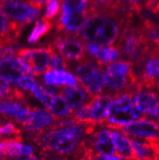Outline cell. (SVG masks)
Listing matches in <instances>:
<instances>
[{
    "label": "cell",
    "mask_w": 159,
    "mask_h": 160,
    "mask_svg": "<svg viewBox=\"0 0 159 160\" xmlns=\"http://www.w3.org/2000/svg\"><path fill=\"white\" fill-rule=\"evenodd\" d=\"M134 12L121 10L93 12L85 22L77 37L99 46H113L123 29L132 23Z\"/></svg>",
    "instance_id": "6da1fadb"
},
{
    "label": "cell",
    "mask_w": 159,
    "mask_h": 160,
    "mask_svg": "<svg viewBox=\"0 0 159 160\" xmlns=\"http://www.w3.org/2000/svg\"><path fill=\"white\" fill-rule=\"evenodd\" d=\"M97 126L76 122L72 117L62 119L48 131L37 136L39 145L45 150L60 155L86 152L85 142H82L84 134H92Z\"/></svg>",
    "instance_id": "7a4b0ae2"
},
{
    "label": "cell",
    "mask_w": 159,
    "mask_h": 160,
    "mask_svg": "<svg viewBox=\"0 0 159 160\" xmlns=\"http://www.w3.org/2000/svg\"><path fill=\"white\" fill-rule=\"evenodd\" d=\"M105 86L112 97L122 93L134 94L140 89L139 79L131 62L120 60L104 68Z\"/></svg>",
    "instance_id": "3957f363"
},
{
    "label": "cell",
    "mask_w": 159,
    "mask_h": 160,
    "mask_svg": "<svg viewBox=\"0 0 159 160\" xmlns=\"http://www.w3.org/2000/svg\"><path fill=\"white\" fill-rule=\"evenodd\" d=\"M116 46L123 60L131 62L137 68L152 49L142 26L134 27L132 23L123 29Z\"/></svg>",
    "instance_id": "277c9868"
},
{
    "label": "cell",
    "mask_w": 159,
    "mask_h": 160,
    "mask_svg": "<svg viewBox=\"0 0 159 160\" xmlns=\"http://www.w3.org/2000/svg\"><path fill=\"white\" fill-rule=\"evenodd\" d=\"M144 115L135 103L133 94L122 93L114 96L111 101L107 109L106 124L111 129H120Z\"/></svg>",
    "instance_id": "5b68a950"
},
{
    "label": "cell",
    "mask_w": 159,
    "mask_h": 160,
    "mask_svg": "<svg viewBox=\"0 0 159 160\" xmlns=\"http://www.w3.org/2000/svg\"><path fill=\"white\" fill-rule=\"evenodd\" d=\"M55 49L52 45L41 48H22L17 52L18 59L26 66L31 75L39 76L50 69L51 58Z\"/></svg>",
    "instance_id": "8992f818"
},
{
    "label": "cell",
    "mask_w": 159,
    "mask_h": 160,
    "mask_svg": "<svg viewBox=\"0 0 159 160\" xmlns=\"http://www.w3.org/2000/svg\"><path fill=\"white\" fill-rule=\"evenodd\" d=\"M0 12L12 22L22 26L29 25L39 17V10L27 2L20 0H2L0 1Z\"/></svg>",
    "instance_id": "52a82bcc"
},
{
    "label": "cell",
    "mask_w": 159,
    "mask_h": 160,
    "mask_svg": "<svg viewBox=\"0 0 159 160\" xmlns=\"http://www.w3.org/2000/svg\"><path fill=\"white\" fill-rule=\"evenodd\" d=\"M62 57L67 62H80L86 58L85 44L77 36L60 34L51 44Z\"/></svg>",
    "instance_id": "ba28073f"
},
{
    "label": "cell",
    "mask_w": 159,
    "mask_h": 160,
    "mask_svg": "<svg viewBox=\"0 0 159 160\" xmlns=\"http://www.w3.org/2000/svg\"><path fill=\"white\" fill-rule=\"evenodd\" d=\"M127 136L150 142H159V123L154 120L140 118L119 129Z\"/></svg>",
    "instance_id": "9c48e42d"
},
{
    "label": "cell",
    "mask_w": 159,
    "mask_h": 160,
    "mask_svg": "<svg viewBox=\"0 0 159 160\" xmlns=\"http://www.w3.org/2000/svg\"><path fill=\"white\" fill-rule=\"evenodd\" d=\"M138 68L141 69L138 75L140 88L155 87V80L159 75V49H152Z\"/></svg>",
    "instance_id": "30bf717a"
},
{
    "label": "cell",
    "mask_w": 159,
    "mask_h": 160,
    "mask_svg": "<svg viewBox=\"0 0 159 160\" xmlns=\"http://www.w3.org/2000/svg\"><path fill=\"white\" fill-rule=\"evenodd\" d=\"M31 120L30 122L25 126V128L33 133L36 137L44 133L46 129H50L56 125L57 117H56L50 110L46 108H31Z\"/></svg>",
    "instance_id": "8fae6325"
},
{
    "label": "cell",
    "mask_w": 159,
    "mask_h": 160,
    "mask_svg": "<svg viewBox=\"0 0 159 160\" xmlns=\"http://www.w3.org/2000/svg\"><path fill=\"white\" fill-rule=\"evenodd\" d=\"M90 14H75L62 13L56 23V28L62 34L70 36H78L79 31L83 28L85 22L89 18Z\"/></svg>",
    "instance_id": "7c38bea8"
},
{
    "label": "cell",
    "mask_w": 159,
    "mask_h": 160,
    "mask_svg": "<svg viewBox=\"0 0 159 160\" xmlns=\"http://www.w3.org/2000/svg\"><path fill=\"white\" fill-rule=\"evenodd\" d=\"M133 99L142 113L148 117L159 109V95L149 88H140L133 94Z\"/></svg>",
    "instance_id": "4fadbf2b"
},
{
    "label": "cell",
    "mask_w": 159,
    "mask_h": 160,
    "mask_svg": "<svg viewBox=\"0 0 159 160\" xmlns=\"http://www.w3.org/2000/svg\"><path fill=\"white\" fill-rule=\"evenodd\" d=\"M87 145V143H86ZM92 152L99 155H114L116 153L115 146L108 129H101L94 133L91 140V145H87Z\"/></svg>",
    "instance_id": "5bb4252c"
},
{
    "label": "cell",
    "mask_w": 159,
    "mask_h": 160,
    "mask_svg": "<svg viewBox=\"0 0 159 160\" xmlns=\"http://www.w3.org/2000/svg\"><path fill=\"white\" fill-rule=\"evenodd\" d=\"M29 74L26 66L18 58L0 60V77L5 79L6 81L18 83L22 77Z\"/></svg>",
    "instance_id": "9a60e30c"
},
{
    "label": "cell",
    "mask_w": 159,
    "mask_h": 160,
    "mask_svg": "<svg viewBox=\"0 0 159 160\" xmlns=\"http://www.w3.org/2000/svg\"><path fill=\"white\" fill-rule=\"evenodd\" d=\"M61 95L72 111H76L92 100V96L81 85L65 86L61 89Z\"/></svg>",
    "instance_id": "2e32d148"
},
{
    "label": "cell",
    "mask_w": 159,
    "mask_h": 160,
    "mask_svg": "<svg viewBox=\"0 0 159 160\" xmlns=\"http://www.w3.org/2000/svg\"><path fill=\"white\" fill-rule=\"evenodd\" d=\"M85 49L92 58L97 61L100 66L105 67L111 62H114L120 56L117 46H99L94 43L85 42Z\"/></svg>",
    "instance_id": "e0dca14e"
},
{
    "label": "cell",
    "mask_w": 159,
    "mask_h": 160,
    "mask_svg": "<svg viewBox=\"0 0 159 160\" xmlns=\"http://www.w3.org/2000/svg\"><path fill=\"white\" fill-rule=\"evenodd\" d=\"M104 68L99 65L96 60L88 57L78 62L73 69L75 76L82 86L89 83Z\"/></svg>",
    "instance_id": "ac0fdd59"
},
{
    "label": "cell",
    "mask_w": 159,
    "mask_h": 160,
    "mask_svg": "<svg viewBox=\"0 0 159 160\" xmlns=\"http://www.w3.org/2000/svg\"><path fill=\"white\" fill-rule=\"evenodd\" d=\"M113 97L109 94H102L96 97H93L90 101V113L91 122L97 126L106 122L107 109Z\"/></svg>",
    "instance_id": "d6986e66"
},
{
    "label": "cell",
    "mask_w": 159,
    "mask_h": 160,
    "mask_svg": "<svg viewBox=\"0 0 159 160\" xmlns=\"http://www.w3.org/2000/svg\"><path fill=\"white\" fill-rule=\"evenodd\" d=\"M111 136L115 146L116 154L126 160H135L132 140L127 135L118 129L111 130Z\"/></svg>",
    "instance_id": "ffe728a7"
},
{
    "label": "cell",
    "mask_w": 159,
    "mask_h": 160,
    "mask_svg": "<svg viewBox=\"0 0 159 160\" xmlns=\"http://www.w3.org/2000/svg\"><path fill=\"white\" fill-rule=\"evenodd\" d=\"M43 81L45 85L49 86H75L79 81L77 77L68 71H54L48 70L43 75Z\"/></svg>",
    "instance_id": "44dd1931"
},
{
    "label": "cell",
    "mask_w": 159,
    "mask_h": 160,
    "mask_svg": "<svg viewBox=\"0 0 159 160\" xmlns=\"http://www.w3.org/2000/svg\"><path fill=\"white\" fill-rule=\"evenodd\" d=\"M132 145L134 148L135 160H156L159 156L150 141L133 139Z\"/></svg>",
    "instance_id": "7402d4cb"
},
{
    "label": "cell",
    "mask_w": 159,
    "mask_h": 160,
    "mask_svg": "<svg viewBox=\"0 0 159 160\" xmlns=\"http://www.w3.org/2000/svg\"><path fill=\"white\" fill-rule=\"evenodd\" d=\"M49 110L57 117L61 119H66L72 115L73 111L68 107L67 101L62 95H55L49 106Z\"/></svg>",
    "instance_id": "603a6c76"
},
{
    "label": "cell",
    "mask_w": 159,
    "mask_h": 160,
    "mask_svg": "<svg viewBox=\"0 0 159 160\" xmlns=\"http://www.w3.org/2000/svg\"><path fill=\"white\" fill-rule=\"evenodd\" d=\"M62 12L91 15V1L90 0H62Z\"/></svg>",
    "instance_id": "cb8c5ba5"
},
{
    "label": "cell",
    "mask_w": 159,
    "mask_h": 160,
    "mask_svg": "<svg viewBox=\"0 0 159 160\" xmlns=\"http://www.w3.org/2000/svg\"><path fill=\"white\" fill-rule=\"evenodd\" d=\"M27 108V107H23L20 101L9 99L0 101V112L3 113L5 116L12 117L15 119H17Z\"/></svg>",
    "instance_id": "d4e9b609"
},
{
    "label": "cell",
    "mask_w": 159,
    "mask_h": 160,
    "mask_svg": "<svg viewBox=\"0 0 159 160\" xmlns=\"http://www.w3.org/2000/svg\"><path fill=\"white\" fill-rule=\"evenodd\" d=\"M53 28V22L52 21L41 19L35 22L34 28L31 30V32L28 36L27 41L30 44L36 43L38 40H40L43 36H45Z\"/></svg>",
    "instance_id": "484cf974"
},
{
    "label": "cell",
    "mask_w": 159,
    "mask_h": 160,
    "mask_svg": "<svg viewBox=\"0 0 159 160\" xmlns=\"http://www.w3.org/2000/svg\"><path fill=\"white\" fill-rule=\"evenodd\" d=\"M86 91L88 92L92 97H96V96L102 95V91L106 88L105 86V77H104V70L95 77L89 83L83 86Z\"/></svg>",
    "instance_id": "4316f807"
},
{
    "label": "cell",
    "mask_w": 159,
    "mask_h": 160,
    "mask_svg": "<svg viewBox=\"0 0 159 160\" xmlns=\"http://www.w3.org/2000/svg\"><path fill=\"white\" fill-rule=\"evenodd\" d=\"M0 38L11 44L15 41L11 35V22L1 12H0Z\"/></svg>",
    "instance_id": "83f0119b"
},
{
    "label": "cell",
    "mask_w": 159,
    "mask_h": 160,
    "mask_svg": "<svg viewBox=\"0 0 159 160\" xmlns=\"http://www.w3.org/2000/svg\"><path fill=\"white\" fill-rule=\"evenodd\" d=\"M61 9V0H47L43 19L52 21L58 16Z\"/></svg>",
    "instance_id": "f1b7e54d"
},
{
    "label": "cell",
    "mask_w": 159,
    "mask_h": 160,
    "mask_svg": "<svg viewBox=\"0 0 159 160\" xmlns=\"http://www.w3.org/2000/svg\"><path fill=\"white\" fill-rule=\"evenodd\" d=\"M33 96L35 97V99H37L39 102L48 108L50 103H51V101L54 97V95H51L50 93H48L46 90L43 85H40L38 84L37 87L34 89V91L32 92Z\"/></svg>",
    "instance_id": "f546056e"
},
{
    "label": "cell",
    "mask_w": 159,
    "mask_h": 160,
    "mask_svg": "<svg viewBox=\"0 0 159 160\" xmlns=\"http://www.w3.org/2000/svg\"><path fill=\"white\" fill-rule=\"evenodd\" d=\"M14 137V139L21 141L22 140V135L20 129H18L12 122H8L3 126H0V138H5V137Z\"/></svg>",
    "instance_id": "4dcf8cb0"
},
{
    "label": "cell",
    "mask_w": 159,
    "mask_h": 160,
    "mask_svg": "<svg viewBox=\"0 0 159 160\" xmlns=\"http://www.w3.org/2000/svg\"><path fill=\"white\" fill-rule=\"evenodd\" d=\"M68 69V65L67 61L63 59L59 53H56L54 51L52 58H51V62H50V69L49 70H54V71H67Z\"/></svg>",
    "instance_id": "1f68e13d"
},
{
    "label": "cell",
    "mask_w": 159,
    "mask_h": 160,
    "mask_svg": "<svg viewBox=\"0 0 159 160\" xmlns=\"http://www.w3.org/2000/svg\"><path fill=\"white\" fill-rule=\"evenodd\" d=\"M17 84H18L19 88H21V89L26 90V91H29V92H33L34 89L38 85L37 82L35 81V79L30 74L22 77L18 81Z\"/></svg>",
    "instance_id": "d6a6232c"
},
{
    "label": "cell",
    "mask_w": 159,
    "mask_h": 160,
    "mask_svg": "<svg viewBox=\"0 0 159 160\" xmlns=\"http://www.w3.org/2000/svg\"><path fill=\"white\" fill-rule=\"evenodd\" d=\"M16 54V50L12 47L11 44L5 45L0 49V60L12 59L14 58V55Z\"/></svg>",
    "instance_id": "836d02e7"
},
{
    "label": "cell",
    "mask_w": 159,
    "mask_h": 160,
    "mask_svg": "<svg viewBox=\"0 0 159 160\" xmlns=\"http://www.w3.org/2000/svg\"><path fill=\"white\" fill-rule=\"evenodd\" d=\"M12 88L9 84V82L6 81L5 79H3L2 77H0V97L2 98H6L9 93L11 92Z\"/></svg>",
    "instance_id": "e575fe53"
},
{
    "label": "cell",
    "mask_w": 159,
    "mask_h": 160,
    "mask_svg": "<svg viewBox=\"0 0 159 160\" xmlns=\"http://www.w3.org/2000/svg\"><path fill=\"white\" fill-rule=\"evenodd\" d=\"M46 1L47 0H27V2L30 6H32L33 8H35V9H37V10L42 9L44 4H46Z\"/></svg>",
    "instance_id": "d590c367"
},
{
    "label": "cell",
    "mask_w": 159,
    "mask_h": 160,
    "mask_svg": "<svg viewBox=\"0 0 159 160\" xmlns=\"http://www.w3.org/2000/svg\"><path fill=\"white\" fill-rule=\"evenodd\" d=\"M95 159L96 160H126L118 155H99V154H95Z\"/></svg>",
    "instance_id": "8d00e7d4"
},
{
    "label": "cell",
    "mask_w": 159,
    "mask_h": 160,
    "mask_svg": "<svg viewBox=\"0 0 159 160\" xmlns=\"http://www.w3.org/2000/svg\"><path fill=\"white\" fill-rule=\"evenodd\" d=\"M6 155V141L3 140L0 142V159H4Z\"/></svg>",
    "instance_id": "74e56055"
},
{
    "label": "cell",
    "mask_w": 159,
    "mask_h": 160,
    "mask_svg": "<svg viewBox=\"0 0 159 160\" xmlns=\"http://www.w3.org/2000/svg\"><path fill=\"white\" fill-rule=\"evenodd\" d=\"M15 160H39L34 154L30 155H20L18 157H16Z\"/></svg>",
    "instance_id": "f35d334b"
},
{
    "label": "cell",
    "mask_w": 159,
    "mask_h": 160,
    "mask_svg": "<svg viewBox=\"0 0 159 160\" xmlns=\"http://www.w3.org/2000/svg\"><path fill=\"white\" fill-rule=\"evenodd\" d=\"M78 160H96V159H95L94 153L91 152V151H89V152H87L86 154H84L83 156H81Z\"/></svg>",
    "instance_id": "ab89813d"
},
{
    "label": "cell",
    "mask_w": 159,
    "mask_h": 160,
    "mask_svg": "<svg viewBox=\"0 0 159 160\" xmlns=\"http://www.w3.org/2000/svg\"><path fill=\"white\" fill-rule=\"evenodd\" d=\"M113 2L116 6L119 7H128V5L126 4L127 0H113Z\"/></svg>",
    "instance_id": "60d3db41"
},
{
    "label": "cell",
    "mask_w": 159,
    "mask_h": 160,
    "mask_svg": "<svg viewBox=\"0 0 159 160\" xmlns=\"http://www.w3.org/2000/svg\"><path fill=\"white\" fill-rule=\"evenodd\" d=\"M8 44H10V43H9V42H7L6 40L0 38V49H1L2 47H4L5 45H8ZM11 45H12V44H11Z\"/></svg>",
    "instance_id": "b9f144b4"
},
{
    "label": "cell",
    "mask_w": 159,
    "mask_h": 160,
    "mask_svg": "<svg viewBox=\"0 0 159 160\" xmlns=\"http://www.w3.org/2000/svg\"><path fill=\"white\" fill-rule=\"evenodd\" d=\"M152 142V145L154 146V148H155V149L157 151V153L159 155V142Z\"/></svg>",
    "instance_id": "7bdbcfd3"
},
{
    "label": "cell",
    "mask_w": 159,
    "mask_h": 160,
    "mask_svg": "<svg viewBox=\"0 0 159 160\" xmlns=\"http://www.w3.org/2000/svg\"><path fill=\"white\" fill-rule=\"evenodd\" d=\"M155 87H157L158 89H159V75L157 76V78L155 80Z\"/></svg>",
    "instance_id": "ee69618b"
},
{
    "label": "cell",
    "mask_w": 159,
    "mask_h": 160,
    "mask_svg": "<svg viewBox=\"0 0 159 160\" xmlns=\"http://www.w3.org/2000/svg\"><path fill=\"white\" fill-rule=\"evenodd\" d=\"M156 13L159 14V3H158V6H157V10H156Z\"/></svg>",
    "instance_id": "f6af8a7d"
},
{
    "label": "cell",
    "mask_w": 159,
    "mask_h": 160,
    "mask_svg": "<svg viewBox=\"0 0 159 160\" xmlns=\"http://www.w3.org/2000/svg\"><path fill=\"white\" fill-rule=\"evenodd\" d=\"M156 160H159V156H158V157H157V159H156Z\"/></svg>",
    "instance_id": "bcb514c9"
},
{
    "label": "cell",
    "mask_w": 159,
    "mask_h": 160,
    "mask_svg": "<svg viewBox=\"0 0 159 160\" xmlns=\"http://www.w3.org/2000/svg\"><path fill=\"white\" fill-rule=\"evenodd\" d=\"M53 160H60V159H53Z\"/></svg>",
    "instance_id": "7dc6e473"
},
{
    "label": "cell",
    "mask_w": 159,
    "mask_h": 160,
    "mask_svg": "<svg viewBox=\"0 0 159 160\" xmlns=\"http://www.w3.org/2000/svg\"><path fill=\"white\" fill-rule=\"evenodd\" d=\"M0 1H2V0H0Z\"/></svg>",
    "instance_id": "c3c4849f"
},
{
    "label": "cell",
    "mask_w": 159,
    "mask_h": 160,
    "mask_svg": "<svg viewBox=\"0 0 159 160\" xmlns=\"http://www.w3.org/2000/svg\"><path fill=\"white\" fill-rule=\"evenodd\" d=\"M0 123H1V121H0Z\"/></svg>",
    "instance_id": "681fc988"
}]
</instances>
